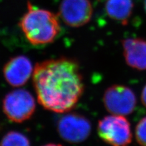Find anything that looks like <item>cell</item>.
Wrapping results in <instances>:
<instances>
[{
    "label": "cell",
    "mask_w": 146,
    "mask_h": 146,
    "mask_svg": "<svg viewBox=\"0 0 146 146\" xmlns=\"http://www.w3.org/2000/svg\"><path fill=\"white\" fill-rule=\"evenodd\" d=\"M135 137L141 146H146V116L139 121L135 128Z\"/></svg>",
    "instance_id": "7c38bea8"
},
{
    "label": "cell",
    "mask_w": 146,
    "mask_h": 146,
    "mask_svg": "<svg viewBox=\"0 0 146 146\" xmlns=\"http://www.w3.org/2000/svg\"><path fill=\"white\" fill-rule=\"evenodd\" d=\"M103 102L109 113L125 116L134 112L137 105V97L130 87L123 85H114L105 91Z\"/></svg>",
    "instance_id": "5b68a950"
},
{
    "label": "cell",
    "mask_w": 146,
    "mask_h": 146,
    "mask_svg": "<svg viewBox=\"0 0 146 146\" xmlns=\"http://www.w3.org/2000/svg\"><path fill=\"white\" fill-rule=\"evenodd\" d=\"M144 8H145V12H146V0L144 1Z\"/></svg>",
    "instance_id": "9a60e30c"
},
{
    "label": "cell",
    "mask_w": 146,
    "mask_h": 146,
    "mask_svg": "<svg viewBox=\"0 0 146 146\" xmlns=\"http://www.w3.org/2000/svg\"><path fill=\"white\" fill-rule=\"evenodd\" d=\"M3 111L8 120L21 123L33 115L36 103L33 95L26 89H16L5 95L3 100Z\"/></svg>",
    "instance_id": "277c9868"
},
{
    "label": "cell",
    "mask_w": 146,
    "mask_h": 146,
    "mask_svg": "<svg viewBox=\"0 0 146 146\" xmlns=\"http://www.w3.org/2000/svg\"><path fill=\"white\" fill-rule=\"evenodd\" d=\"M92 14L89 0H62L60 6V16L71 27L84 26L90 21Z\"/></svg>",
    "instance_id": "52a82bcc"
},
{
    "label": "cell",
    "mask_w": 146,
    "mask_h": 146,
    "mask_svg": "<svg viewBox=\"0 0 146 146\" xmlns=\"http://www.w3.org/2000/svg\"><path fill=\"white\" fill-rule=\"evenodd\" d=\"M19 26L31 44L43 45L52 43L60 33L58 16L50 11L40 9L28 3V11L24 14Z\"/></svg>",
    "instance_id": "7a4b0ae2"
},
{
    "label": "cell",
    "mask_w": 146,
    "mask_h": 146,
    "mask_svg": "<svg viewBox=\"0 0 146 146\" xmlns=\"http://www.w3.org/2000/svg\"><path fill=\"white\" fill-rule=\"evenodd\" d=\"M43 146H62V145H60V144H56V143H48Z\"/></svg>",
    "instance_id": "5bb4252c"
},
{
    "label": "cell",
    "mask_w": 146,
    "mask_h": 146,
    "mask_svg": "<svg viewBox=\"0 0 146 146\" xmlns=\"http://www.w3.org/2000/svg\"><path fill=\"white\" fill-rule=\"evenodd\" d=\"M34 68L30 59L23 55L14 56L5 64L3 74L5 81L12 87H22L33 75Z\"/></svg>",
    "instance_id": "ba28073f"
},
{
    "label": "cell",
    "mask_w": 146,
    "mask_h": 146,
    "mask_svg": "<svg viewBox=\"0 0 146 146\" xmlns=\"http://www.w3.org/2000/svg\"><path fill=\"white\" fill-rule=\"evenodd\" d=\"M141 99L142 104H143L144 106L146 108V84L145 85V86L143 87V89H142Z\"/></svg>",
    "instance_id": "4fadbf2b"
},
{
    "label": "cell",
    "mask_w": 146,
    "mask_h": 146,
    "mask_svg": "<svg viewBox=\"0 0 146 146\" xmlns=\"http://www.w3.org/2000/svg\"><path fill=\"white\" fill-rule=\"evenodd\" d=\"M0 146H31L30 141L23 133L12 131L1 139Z\"/></svg>",
    "instance_id": "8fae6325"
},
{
    "label": "cell",
    "mask_w": 146,
    "mask_h": 146,
    "mask_svg": "<svg viewBox=\"0 0 146 146\" xmlns=\"http://www.w3.org/2000/svg\"><path fill=\"white\" fill-rule=\"evenodd\" d=\"M60 136L66 141L72 143H81L91 134V124L83 115L70 113L65 114L58 123Z\"/></svg>",
    "instance_id": "8992f818"
},
{
    "label": "cell",
    "mask_w": 146,
    "mask_h": 146,
    "mask_svg": "<svg viewBox=\"0 0 146 146\" xmlns=\"http://www.w3.org/2000/svg\"><path fill=\"white\" fill-rule=\"evenodd\" d=\"M100 137L111 146H128L132 141L131 124L124 116L110 115L98 122Z\"/></svg>",
    "instance_id": "3957f363"
},
{
    "label": "cell",
    "mask_w": 146,
    "mask_h": 146,
    "mask_svg": "<svg viewBox=\"0 0 146 146\" xmlns=\"http://www.w3.org/2000/svg\"><path fill=\"white\" fill-rule=\"evenodd\" d=\"M127 64L135 70H146V39L128 38L122 41Z\"/></svg>",
    "instance_id": "9c48e42d"
},
{
    "label": "cell",
    "mask_w": 146,
    "mask_h": 146,
    "mask_svg": "<svg viewBox=\"0 0 146 146\" xmlns=\"http://www.w3.org/2000/svg\"><path fill=\"white\" fill-rule=\"evenodd\" d=\"M105 8L110 18L126 25L132 14L133 1V0H107Z\"/></svg>",
    "instance_id": "30bf717a"
},
{
    "label": "cell",
    "mask_w": 146,
    "mask_h": 146,
    "mask_svg": "<svg viewBox=\"0 0 146 146\" xmlns=\"http://www.w3.org/2000/svg\"><path fill=\"white\" fill-rule=\"evenodd\" d=\"M33 81L39 103L56 113L67 112L74 108L85 88L78 62L66 57L36 64Z\"/></svg>",
    "instance_id": "6da1fadb"
}]
</instances>
